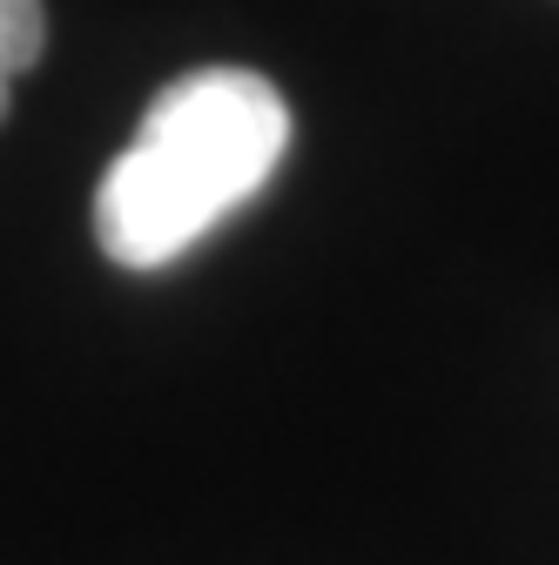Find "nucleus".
Wrapping results in <instances>:
<instances>
[{"label":"nucleus","instance_id":"2","mask_svg":"<svg viewBox=\"0 0 559 565\" xmlns=\"http://www.w3.org/2000/svg\"><path fill=\"white\" fill-rule=\"evenodd\" d=\"M48 47V14L41 0H0V121L14 108V82L41 61Z\"/></svg>","mask_w":559,"mask_h":565},{"label":"nucleus","instance_id":"1","mask_svg":"<svg viewBox=\"0 0 559 565\" xmlns=\"http://www.w3.org/2000/svg\"><path fill=\"white\" fill-rule=\"evenodd\" d=\"M291 108L250 67H196L169 82L95 195V236L122 269H162L276 175Z\"/></svg>","mask_w":559,"mask_h":565}]
</instances>
